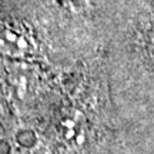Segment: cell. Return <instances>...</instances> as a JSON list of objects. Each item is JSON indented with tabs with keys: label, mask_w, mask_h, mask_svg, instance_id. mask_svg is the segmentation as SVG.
Masks as SVG:
<instances>
[{
	"label": "cell",
	"mask_w": 154,
	"mask_h": 154,
	"mask_svg": "<svg viewBox=\"0 0 154 154\" xmlns=\"http://www.w3.org/2000/svg\"><path fill=\"white\" fill-rule=\"evenodd\" d=\"M0 47L11 56H27L36 51L32 33L17 26H7L0 32Z\"/></svg>",
	"instance_id": "cell-1"
},
{
	"label": "cell",
	"mask_w": 154,
	"mask_h": 154,
	"mask_svg": "<svg viewBox=\"0 0 154 154\" xmlns=\"http://www.w3.org/2000/svg\"><path fill=\"white\" fill-rule=\"evenodd\" d=\"M61 2H64V3H70V2H73V0H61Z\"/></svg>",
	"instance_id": "cell-2"
}]
</instances>
